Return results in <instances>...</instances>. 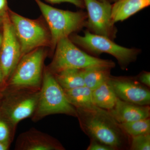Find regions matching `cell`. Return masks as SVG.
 Instances as JSON below:
<instances>
[{
    "instance_id": "cell-13",
    "label": "cell",
    "mask_w": 150,
    "mask_h": 150,
    "mask_svg": "<svg viewBox=\"0 0 150 150\" xmlns=\"http://www.w3.org/2000/svg\"><path fill=\"white\" fill-rule=\"evenodd\" d=\"M118 123H128L149 118V105H141L126 102L117 97L115 105L108 110Z\"/></svg>"
},
{
    "instance_id": "cell-21",
    "label": "cell",
    "mask_w": 150,
    "mask_h": 150,
    "mask_svg": "<svg viewBox=\"0 0 150 150\" xmlns=\"http://www.w3.org/2000/svg\"><path fill=\"white\" fill-rule=\"evenodd\" d=\"M129 149L131 150H150V134L130 137Z\"/></svg>"
},
{
    "instance_id": "cell-24",
    "label": "cell",
    "mask_w": 150,
    "mask_h": 150,
    "mask_svg": "<svg viewBox=\"0 0 150 150\" xmlns=\"http://www.w3.org/2000/svg\"><path fill=\"white\" fill-rule=\"evenodd\" d=\"M137 79L142 84L150 86V73L148 71H142L138 75Z\"/></svg>"
},
{
    "instance_id": "cell-30",
    "label": "cell",
    "mask_w": 150,
    "mask_h": 150,
    "mask_svg": "<svg viewBox=\"0 0 150 150\" xmlns=\"http://www.w3.org/2000/svg\"><path fill=\"white\" fill-rule=\"evenodd\" d=\"M111 1H112V2H115L117 1H119V0H111Z\"/></svg>"
},
{
    "instance_id": "cell-1",
    "label": "cell",
    "mask_w": 150,
    "mask_h": 150,
    "mask_svg": "<svg viewBox=\"0 0 150 150\" xmlns=\"http://www.w3.org/2000/svg\"><path fill=\"white\" fill-rule=\"evenodd\" d=\"M76 110L81 129L91 139L113 150L129 148L130 137L122 130L108 110L96 105Z\"/></svg>"
},
{
    "instance_id": "cell-14",
    "label": "cell",
    "mask_w": 150,
    "mask_h": 150,
    "mask_svg": "<svg viewBox=\"0 0 150 150\" xmlns=\"http://www.w3.org/2000/svg\"><path fill=\"white\" fill-rule=\"evenodd\" d=\"M112 6L114 23L123 21L150 5V0H119Z\"/></svg>"
},
{
    "instance_id": "cell-23",
    "label": "cell",
    "mask_w": 150,
    "mask_h": 150,
    "mask_svg": "<svg viewBox=\"0 0 150 150\" xmlns=\"http://www.w3.org/2000/svg\"><path fill=\"white\" fill-rule=\"evenodd\" d=\"M88 150H113L107 145L101 144L95 140L91 139L90 144L87 148Z\"/></svg>"
},
{
    "instance_id": "cell-4",
    "label": "cell",
    "mask_w": 150,
    "mask_h": 150,
    "mask_svg": "<svg viewBox=\"0 0 150 150\" xmlns=\"http://www.w3.org/2000/svg\"><path fill=\"white\" fill-rule=\"evenodd\" d=\"M51 33V48L54 51L59 40L85 27L87 15L85 12H74L53 7L40 0H35Z\"/></svg>"
},
{
    "instance_id": "cell-8",
    "label": "cell",
    "mask_w": 150,
    "mask_h": 150,
    "mask_svg": "<svg viewBox=\"0 0 150 150\" xmlns=\"http://www.w3.org/2000/svg\"><path fill=\"white\" fill-rule=\"evenodd\" d=\"M39 90L9 89L0 108V114L17 127L20 121L32 117L37 107Z\"/></svg>"
},
{
    "instance_id": "cell-10",
    "label": "cell",
    "mask_w": 150,
    "mask_h": 150,
    "mask_svg": "<svg viewBox=\"0 0 150 150\" xmlns=\"http://www.w3.org/2000/svg\"><path fill=\"white\" fill-rule=\"evenodd\" d=\"M2 28L3 41L0 49V66L2 70L4 83L7 84L21 58V48L8 13L4 17Z\"/></svg>"
},
{
    "instance_id": "cell-11",
    "label": "cell",
    "mask_w": 150,
    "mask_h": 150,
    "mask_svg": "<svg viewBox=\"0 0 150 150\" xmlns=\"http://www.w3.org/2000/svg\"><path fill=\"white\" fill-rule=\"evenodd\" d=\"M108 82L120 99L139 105H149V87L141 83L137 78L111 75Z\"/></svg>"
},
{
    "instance_id": "cell-22",
    "label": "cell",
    "mask_w": 150,
    "mask_h": 150,
    "mask_svg": "<svg viewBox=\"0 0 150 150\" xmlns=\"http://www.w3.org/2000/svg\"><path fill=\"white\" fill-rule=\"evenodd\" d=\"M45 1L48 3L53 4L69 3L72 4L79 8H85L83 0H45Z\"/></svg>"
},
{
    "instance_id": "cell-32",
    "label": "cell",
    "mask_w": 150,
    "mask_h": 150,
    "mask_svg": "<svg viewBox=\"0 0 150 150\" xmlns=\"http://www.w3.org/2000/svg\"><path fill=\"white\" fill-rule=\"evenodd\" d=\"M98 1H109V0H98Z\"/></svg>"
},
{
    "instance_id": "cell-29",
    "label": "cell",
    "mask_w": 150,
    "mask_h": 150,
    "mask_svg": "<svg viewBox=\"0 0 150 150\" xmlns=\"http://www.w3.org/2000/svg\"><path fill=\"white\" fill-rule=\"evenodd\" d=\"M4 17H0V28L2 27L3 20H4Z\"/></svg>"
},
{
    "instance_id": "cell-16",
    "label": "cell",
    "mask_w": 150,
    "mask_h": 150,
    "mask_svg": "<svg viewBox=\"0 0 150 150\" xmlns=\"http://www.w3.org/2000/svg\"><path fill=\"white\" fill-rule=\"evenodd\" d=\"M64 90L68 101L76 109L95 105L93 100L92 91L86 86Z\"/></svg>"
},
{
    "instance_id": "cell-3",
    "label": "cell",
    "mask_w": 150,
    "mask_h": 150,
    "mask_svg": "<svg viewBox=\"0 0 150 150\" xmlns=\"http://www.w3.org/2000/svg\"><path fill=\"white\" fill-rule=\"evenodd\" d=\"M54 58L47 69L55 74L67 69H83L95 67L113 68L115 64L111 60H105L91 56L79 48L69 38L61 39L55 47Z\"/></svg>"
},
{
    "instance_id": "cell-12",
    "label": "cell",
    "mask_w": 150,
    "mask_h": 150,
    "mask_svg": "<svg viewBox=\"0 0 150 150\" xmlns=\"http://www.w3.org/2000/svg\"><path fill=\"white\" fill-rule=\"evenodd\" d=\"M17 150H64L65 148L56 139L32 128L22 133L17 139Z\"/></svg>"
},
{
    "instance_id": "cell-15",
    "label": "cell",
    "mask_w": 150,
    "mask_h": 150,
    "mask_svg": "<svg viewBox=\"0 0 150 150\" xmlns=\"http://www.w3.org/2000/svg\"><path fill=\"white\" fill-rule=\"evenodd\" d=\"M92 91L93 100L96 106L106 110L113 108L117 97L108 81Z\"/></svg>"
},
{
    "instance_id": "cell-9",
    "label": "cell",
    "mask_w": 150,
    "mask_h": 150,
    "mask_svg": "<svg viewBox=\"0 0 150 150\" xmlns=\"http://www.w3.org/2000/svg\"><path fill=\"white\" fill-rule=\"evenodd\" d=\"M87 10L85 26L90 32L113 40L117 29L112 18V6L109 1L83 0Z\"/></svg>"
},
{
    "instance_id": "cell-17",
    "label": "cell",
    "mask_w": 150,
    "mask_h": 150,
    "mask_svg": "<svg viewBox=\"0 0 150 150\" xmlns=\"http://www.w3.org/2000/svg\"><path fill=\"white\" fill-rule=\"evenodd\" d=\"M112 68L107 67H95L82 69L85 85L91 90L109 79Z\"/></svg>"
},
{
    "instance_id": "cell-28",
    "label": "cell",
    "mask_w": 150,
    "mask_h": 150,
    "mask_svg": "<svg viewBox=\"0 0 150 150\" xmlns=\"http://www.w3.org/2000/svg\"><path fill=\"white\" fill-rule=\"evenodd\" d=\"M3 41V33L2 32H0V49L1 48V46L2 43Z\"/></svg>"
},
{
    "instance_id": "cell-2",
    "label": "cell",
    "mask_w": 150,
    "mask_h": 150,
    "mask_svg": "<svg viewBox=\"0 0 150 150\" xmlns=\"http://www.w3.org/2000/svg\"><path fill=\"white\" fill-rule=\"evenodd\" d=\"M56 114L76 117V110L68 101L64 89L54 74L46 68L43 70L38 103L32 120L36 122L46 116Z\"/></svg>"
},
{
    "instance_id": "cell-19",
    "label": "cell",
    "mask_w": 150,
    "mask_h": 150,
    "mask_svg": "<svg viewBox=\"0 0 150 150\" xmlns=\"http://www.w3.org/2000/svg\"><path fill=\"white\" fill-rule=\"evenodd\" d=\"M119 124L122 130L130 137L150 134L149 118Z\"/></svg>"
},
{
    "instance_id": "cell-20",
    "label": "cell",
    "mask_w": 150,
    "mask_h": 150,
    "mask_svg": "<svg viewBox=\"0 0 150 150\" xmlns=\"http://www.w3.org/2000/svg\"><path fill=\"white\" fill-rule=\"evenodd\" d=\"M16 127L0 114V143L10 146Z\"/></svg>"
},
{
    "instance_id": "cell-26",
    "label": "cell",
    "mask_w": 150,
    "mask_h": 150,
    "mask_svg": "<svg viewBox=\"0 0 150 150\" xmlns=\"http://www.w3.org/2000/svg\"><path fill=\"white\" fill-rule=\"evenodd\" d=\"M4 84L2 70L1 66H0V86L3 85Z\"/></svg>"
},
{
    "instance_id": "cell-25",
    "label": "cell",
    "mask_w": 150,
    "mask_h": 150,
    "mask_svg": "<svg viewBox=\"0 0 150 150\" xmlns=\"http://www.w3.org/2000/svg\"><path fill=\"white\" fill-rule=\"evenodd\" d=\"M7 0H0V17H4L8 11Z\"/></svg>"
},
{
    "instance_id": "cell-5",
    "label": "cell",
    "mask_w": 150,
    "mask_h": 150,
    "mask_svg": "<svg viewBox=\"0 0 150 150\" xmlns=\"http://www.w3.org/2000/svg\"><path fill=\"white\" fill-rule=\"evenodd\" d=\"M69 38L78 47L91 54L99 55L105 53L113 56L123 70L135 62L141 52L138 48L120 46L108 38L93 34L88 30L85 31L83 35L73 33Z\"/></svg>"
},
{
    "instance_id": "cell-18",
    "label": "cell",
    "mask_w": 150,
    "mask_h": 150,
    "mask_svg": "<svg viewBox=\"0 0 150 150\" xmlns=\"http://www.w3.org/2000/svg\"><path fill=\"white\" fill-rule=\"evenodd\" d=\"M54 75L64 89H70L85 86L82 69L65 70Z\"/></svg>"
},
{
    "instance_id": "cell-6",
    "label": "cell",
    "mask_w": 150,
    "mask_h": 150,
    "mask_svg": "<svg viewBox=\"0 0 150 150\" xmlns=\"http://www.w3.org/2000/svg\"><path fill=\"white\" fill-rule=\"evenodd\" d=\"M8 14L20 44L21 57L36 48H51V33L44 21L27 18L9 9Z\"/></svg>"
},
{
    "instance_id": "cell-27",
    "label": "cell",
    "mask_w": 150,
    "mask_h": 150,
    "mask_svg": "<svg viewBox=\"0 0 150 150\" xmlns=\"http://www.w3.org/2000/svg\"><path fill=\"white\" fill-rule=\"evenodd\" d=\"M9 148V146L7 145L4 144L0 143V150H8Z\"/></svg>"
},
{
    "instance_id": "cell-31",
    "label": "cell",
    "mask_w": 150,
    "mask_h": 150,
    "mask_svg": "<svg viewBox=\"0 0 150 150\" xmlns=\"http://www.w3.org/2000/svg\"><path fill=\"white\" fill-rule=\"evenodd\" d=\"M2 95L1 94V93H0V99H1L2 98Z\"/></svg>"
},
{
    "instance_id": "cell-7",
    "label": "cell",
    "mask_w": 150,
    "mask_h": 150,
    "mask_svg": "<svg viewBox=\"0 0 150 150\" xmlns=\"http://www.w3.org/2000/svg\"><path fill=\"white\" fill-rule=\"evenodd\" d=\"M46 55L44 47H40L22 56L8 81L9 89H40Z\"/></svg>"
}]
</instances>
